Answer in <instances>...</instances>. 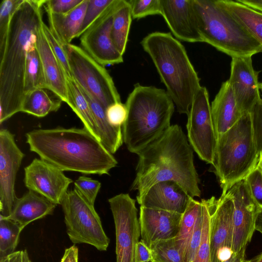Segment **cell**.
<instances>
[{
    "label": "cell",
    "mask_w": 262,
    "mask_h": 262,
    "mask_svg": "<svg viewBox=\"0 0 262 262\" xmlns=\"http://www.w3.org/2000/svg\"><path fill=\"white\" fill-rule=\"evenodd\" d=\"M138 155L131 188L138 191V204L153 185L166 181L176 182L193 198L201 196L192 148L179 125H170Z\"/></svg>",
    "instance_id": "cell-1"
},
{
    "label": "cell",
    "mask_w": 262,
    "mask_h": 262,
    "mask_svg": "<svg viewBox=\"0 0 262 262\" xmlns=\"http://www.w3.org/2000/svg\"><path fill=\"white\" fill-rule=\"evenodd\" d=\"M47 90L39 88L26 93L24 96L21 112L41 118L51 112L58 111L62 101L58 97L55 98L50 96Z\"/></svg>",
    "instance_id": "cell-28"
},
{
    "label": "cell",
    "mask_w": 262,
    "mask_h": 262,
    "mask_svg": "<svg viewBox=\"0 0 262 262\" xmlns=\"http://www.w3.org/2000/svg\"><path fill=\"white\" fill-rule=\"evenodd\" d=\"M108 201L115 227L116 262H135V247L140 235L135 200L128 194L121 193Z\"/></svg>",
    "instance_id": "cell-11"
},
{
    "label": "cell",
    "mask_w": 262,
    "mask_h": 262,
    "mask_svg": "<svg viewBox=\"0 0 262 262\" xmlns=\"http://www.w3.org/2000/svg\"><path fill=\"white\" fill-rule=\"evenodd\" d=\"M24 172L26 187L56 205H60L73 183L63 171L40 158L34 159Z\"/></svg>",
    "instance_id": "cell-16"
},
{
    "label": "cell",
    "mask_w": 262,
    "mask_h": 262,
    "mask_svg": "<svg viewBox=\"0 0 262 262\" xmlns=\"http://www.w3.org/2000/svg\"><path fill=\"white\" fill-rule=\"evenodd\" d=\"M211 109L217 139L233 126L242 116L228 80L222 83L212 101Z\"/></svg>",
    "instance_id": "cell-22"
},
{
    "label": "cell",
    "mask_w": 262,
    "mask_h": 262,
    "mask_svg": "<svg viewBox=\"0 0 262 262\" xmlns=\"http://www.w3.org/2000/svg\"><path fill=\"white\" fill-rule=\"evenodd\" d=\"M258 160L251 115L248 113L217 139L212 165L222 189V194L244 180L256 167Z\"/></svg>",
    "instance_id": "cell-6"
},
{
    "label": "cell",
    "mask_w": 262,
    "mask_h": 262,
    "mask_svg": "<svg viewBox=\"0 0 262 262\" xmlns=\"http://www.w3.org/2000/svg\"><path fill=\"white\" fill-rule=\"evenodd\" d=\"M210 200L211 258L212 262H222L232 253L234 204L228 191L218 199L212 196Z\"/></svg>",
    "instance_id": "cell-13"
},
{
    "label": "cell",
    "mask_w": 262,
    "mask_h": 262,
    "mask_svg": "<svg viewBox=\"0 0 262 262\" xmlns=\"http://www.w3.org/2000/svg\"><path fill=\"white\" fill-rule=\"evenodd\" d=\"M180 114H188L202 86L185 48L170 33L154 32L141 41Z\"/></svg>",
    "instance_id": "cell-4"
},
{
    "label": "cell",
    "mask_w": 262,
    "mask_h": 262,
    "mask_svg": "<svg viewBox=\"0 0 262 262\" xmlns=\"http://www.w3.org/2000/svg\"><path fill=\"white\" fill-rule=\"evenodd\" d=\"M246 248L243 249L237 253H232L231 255L222 262H251V260L245 258Z\"/></svg>",
    "instance_id": "cell-47"
},
{
    "label": "cell",
    "mask_w": 262,
    "mask_h": 262,
    "mask_svg": "<svg viewBox=\"0 0 262 262\" xmlns=\"http://www.w3.org/2000/svg\"><path fill=\"white\" fill-rule=\"evenodd\" d=\"M75 189L89 203L94 205L101 183L86 176H80L74 183Z\"/></svg>",
    "instance_id": "cell-38"
},
{
    "label": "cell",
    "mask_w": 262,
    "mask_h": 262,
    "mask_svg": "<svg viewBox=\"0 0 262 262\" xmlns=\"http://www.w3.org/2000/svg\"><path fill=\"white\" fill-rule=\"evenodd\" d=\"M260 72L254 70L251 56L232 58L228 81L242 116L250 113L261 99L258 81Z\"/></svg>",
    "instance_id": "cell-17"
},
{
    "label": "cell",
    "mask_w": 262,
    "mask_h": 262,
    "mask_svg": "<svg viewBox=\"0 0 262 262\" xmlns=\"http://www.w3.org/2000/svg\"><path fill=\"white\" fill-rule=\"evenodd\" d=\"M35 40L31 43L27 54L24 76L25 95L36 89H47L44 72Z\"/></svg>",
    "instance_id": "cell-31"
},
{
    "label": "cell",
    "mask_w": 262,
    "mask_h": 262,
    "mask_svg": "<svg viewBox=\"0 0 262 262\" xmlns=\"http://www.w3.org/2000/svg\"><path fill=\"white\" fill-rule=\"evenodd\" d=\"M113 1L114 0H88L83 22L76 38L80 37Z\"/></svg>",
    "instance_id": "cell-35"
},
{
    "label": "cell",
    "mask_w": 262,
    "mask_h": 262,
    "mask_svg": "<svg viewBox=\"0 0 262 262\" xmlns=\"http://www.w3.org/2000/svg\"><path fill=\"white\" fill-rule=\"evenodd\" d=\"M45 0H21L10 20L0 50V124L21 112L27 54L43 21Z\"/></svg>",
    "instance_id": "cell-2"
},
{
    "label": "cell",
    "mask_w": 262,
    "mask_h": 262,
    "mask_svg": "<svg viewBox=\"0 0 262 262\" xmlns=\"http://www.w3.org/2000/svg\"><path fill=\"white\" fill-rule=\"evenodd\" d=\"M191 198L176 182L162 181L150 187L139 204L146 208L183 214Z\"/></svg>",
    "instance_id": "cell-21"
},
{
    "label": "cell",
    "mask_w": 262,
    "mask_h": 262,
    "mask_svg": "<svg viewBox=\"0 0 262 262\" xmlns=\"http://www.w3.org/2000/svg\"><path fill=\"white\" fill-rule=\"evenodd\" d=\"M78 85L90 104L99 141L110 153L115 154L123 141L122 127L112 126L107 120L106 108L92 94Z\"/></svg>",
    "instance_id": "cell-25"
},
{
    "label": "cell",
    "mask_w": 262,
    "mask_h": 262,
    "mask_svg": "<svg viewBox=\"0 0 262 262\" xmlns=\"http://www.w3.org/2000/svg\"><path fill=\"white\" fill-rule=\"evenodd\" d=\"M150 262H152V261H150Z\"/></svg>",
    "instance_id": "cell-55"
},
{
    "label": "cell",
    "mask_w": 262,
    "mask_h": 262,
    "mask_svg": "<svg viewBox=\"0 0 262 262\" xmlns=\"http://www.w3.org/2000/svg\"><path fill=\"white\" fill-rule=\"evenodd\" d=\"M241 3L262 13V0H238Z\"/></svg>",
    "instance_id": "cell-48"
},
{
    "label": "cell",
    "mask_w": 262,
    "mask_h": 262,
    "mask_svg": "<svg viewBox=\"0 0 262 262\" xmlns=\"http://www.w3.org/2000/svg\"><path fill=\"white\" fill-rule=\"evenodd\" d=\"M83 0H45L43 7L55 14H65L79 5Z\"/></svg>",
    "instance_id": "cell-44"
},
{
    "label": "cell",
    "mask_w": 262,
    "mask_h": 262,
    "mask_svg": "<svg viewBox=\"0 0 262 262\" xmlns=\"http://www.w3.org/2000/svg\"><path fill=\"white\" fill-rule=\"evenodd\" d=\"M259 88H260V90H261L262 92V82L260 83Z\"/></svg>",
    "instance_id": "cell-54"
},
{
    "label": "cell",
    "mask_w": 262,
    "mask_h": 262,
    "mask_svg": "<svg viewBox=\"0 0 262 262\" xmlns=\"http://www.w3.org/2000/svg\"><path fill=\"white\" fill-rule=\"evenodd\" d=\"M205 210L201 243L192 262H212L210 244L211 205L210 199H205Z\"/></svg>",
    "instance_id": "cell-34"
},
{
    "label": "cell",
    "mask_w": 262,
    "mask_h": 262,
    "mask_svg": "<svg viewBox=\"0 0 262 262\" xmlns=\"http://www.w3.org/2000/svg\"><path fill=\"white\" fill-rule=\"evenodd\" d=\"M67 234L74 244L84 243L106 251L110 239L106 235L94 205L75 189L68 191L60 204Z\"/></svg>",
    "instance_id": "cell-8"
},
{
    "label": "cell",
    "mask_w": 262,
    "mask_h": 262,
    "mask_svg": "<svg viewBox=\"0 0 262 262\" xmlns=\"http://www.w3.org/2000/svg\"><path fill=\"white\" fill-rule=\"evenodd\" d=\"M67 100L66 103L80 119L83 127L99 141L95 120L85 97L73 77H67Z\"/></svg>",
    "instance_id": "cell-27"
},
{
    "label": "cell",
    "mask_w": 262,
    "mask_h": 262,
    "mask_svg": "<svg viewBox=\"0 0 262 262\" xmlns=\"http://www.w3.org/2000/svg\"><path fill=\"white\" fill-rule=\"evenodd\" d=\"M255 229L262 234V208H260L257 214Z\"/></svg>",
    "instance_id": "cell-50"
},
{
    "label": "cell",
    "mask_w": 262,
    "mask_h": 262,
    "mask_svg": "<svg viewBox=\"0 0 262 262\" xmlns=\"http://www.w3.org/2000/svg\"><path fill=\"white\" fill-rule=\"evenodd\" d=\"M203 201L204 203L203 209L196 221L185 262H192L193 260L201 243L205 207V199H203Z\"/></svg>",
    "instance_id": "cell-41"
},
{
    "label": "cell",
    "mask_w": 262,
    "mask_h": 262,
    "mask_svg": "<svg viewBox=\"0 0 262 262\" xmlns=\"http://www.w3.org/2000/svg\"><path fill=\"white\" fill-rule=\"evenodd\" d=\"M19 251H15L13 253L0 258V262H18Z\"/></svg>",
    "instance_id": "cell-49"
},
{
    "label": "cell",
    "mask_w": 262,
    "mask_h": 262,
    "mask_svg": "<svg viewBox=\"0 0 262 262\" xmlns=\"http://www.w3.org/2000/svg\"><path fill=\"white\" fill-rule=\"evenodd\" d=\"M56 206L45 197L29 190L21 197L17 198L7 217L24 229L31 222L52 214Z\"/></svg>",
    "instance_id": "cell-23"
},
{
    "label": "cell",
    "mask_w": 262,
    "mask_h": 262,
    "mask_svg": "<svg viewBox=\"0 0 262 262\" xmlns=\"http://www.w3.org/2000/svg\"><path fill=\"white\" fill-rule=\"evenodd\" d=\"M127 111L122 126L128 150L138 154L171 125L174 104L164 89L137 83L125 103Z\"/></svg>",
    "instance_id": "cell-5"
},
{
    "label": "cell",
    "mask_w": 262,
    "mask_h": 262,
    "mask_svg": "<svg viewBox=\"0 0 262 262\" xmlns=\"http://www.w3.org/2000/svg\"><path fill=\"white\" fill-rule=\"evenodd\" d=\"M107 120L114 127H122L127 116V111L125 104L121 102L110 105L105 110Z\"/></svg>",
    "instance_id": "cell-42"
},
{
    "label": "cell",
    "mask_w": 262,
    "mask_h": 262,
    "mask_svg": "<svg viewBox=\"0 0 262 262\" xmlns=\"http://www.w3.org/2000/svg\"><path fill=\"white\" fill-rule=\"evenodd\" d=\"M257 166L259 168L260 170L262 171V147L259 152V160L257 164Z\"/></svg>",
    "instance_id": "cell-52"
},
{
    "label": "cell",
    "mask_w": 262,
    "mask_h": 262,
    "mask_svg": "<svg viewBox=\"0 0 262 262\" xmlns=\"http://www.w3.org/2000/svg\"><path fill=\"white\" fill-rule=\"evenodd\" d=\"M217 2L262 46V13L237 0H217Z\"/></svg>",
    "instance_id": "cell-26"
},
{
    "label": "cell",
    "mask_w": 262,
    "mask_h": 262,
    "mask_svg": "<svg viewBox=\"0 0 262 262\" xmlns=\"http://www.w3.org/2000/svg\"><path fill=\"white\" fill-rule=\"evenodd\" d=\"M60 262H78V249L75 245L65 249Z\"/></svg>",
    "instance_id": "cell-46"
},
{
    "label": "cell",
    "mask_w": 262,
    "mask_h": 262,
    "mask_svg": "<svg viewBox=\"0 0 262 262\" xmlns=\"http://www.w3.org/2000/svg\"><path fill=\"white\" fill-rule=\"evenodd\" d=\"M150 249L153 261L184 262L183 257L175 244L174 238L157 242L151 246Z\"/></svg>",
    "instance_id": "cell-33"
},
{
    "label": "cell",
    "mask_w": 262,
    "mask_h": 262,
    "mask_svg": "<svg viewBox=\"0 0 262 262\" xmlns=\"http://www.w3.org/2000/svg\"><path fill=\"white\" fill-rule=\"evenodd\" d=\"M30 151L62 171L108 174L117 161L84 127L37 129L27 133Z\"/></svg>",
    "instance_id": "cell-3"
},
{
    "label": "cell",
    "mask_w": 262,
    "mask_h": 262,
    "mask_svg": "<svg viewBox=\"0 0 262 262\" xmlns=\"http://www.w3.org/2000/svg\"><path fill=\"white\" fill-rule=\"evenodd\" d=\"M135 260V262L153 261L151 249L142 240L138 242L136 245Z\"/></svg>",
    "instance_id": "cell-45"
},
{
    "label": "cell",
    "mask_w": 262,
    "mask_h": 262,
    "mask_svg": "<svg viewBox=\"0 0 262 262\" xmlns=\"http://www.w3.org/2000/svg\"><path fill=\"white\" fill-rule=\"evenodd\" d=\"M42 25L44 33L50 46L60 63L66 77H72L68 59L64 48V45L53 34L50 28L44 22H43Z\"/></svg>",
    "instance_id": "cell-37"
},
{
    "label": "cell",
    "mask_w": 262,
    "mask_h": 262,
    "mask_svg": "<svg viewBox=\"0 0 262 262\" xmlns=\"http://www.w3.org/2000/svg\"><path fill=\"white\" fill-rule=\"evenodd\" d=\"M72 77L81 88L92 94L106 108L121 102L113 79L105 67L94 60L81 47L64 45Z\"/></svg>",
    "instance_id": "cell-9"
},
{
    "label": "cell",
    "mask_w": 262,
    "mask_h": 262,
    "mask_svg": "<svg viewBox=\"0 0 262 262\" xmlns=\"http://www.w3.org/2000/svg\"><path fill=\"white\" fill-rule=\"evenodd\" d=\"M132 18L129 1L123 0L114 15L111 29L113 42L122 55L126 50Z\"/></svg>",
    "instance_id": "cell-30"
},
{
    "label": "cell",
    "mask_w": 262,
    "mask_h": 262,
    "mask_svg": "<svg viewBox=\"0 0 262 262\" xmlns=\"http://www.w3.org/2000/svg\"><path fill=\"white\" fill-rule=\"evenodd\" d=\"M244 180L253 199L257 204L262 208V171L257 165Z\"/></svg>",
    "instance_id": "cell-40"
},
{
    "label": "cell",
    "mask_w": 262,
    "mask_h": 262,
    "mask_svg": "<svg viewBox=\"0 0 262 262\" xmlns=\"http://www.w3.org/2000/svg\"><path fill=\"white\" fill-rule=\"evenodd\" d=\"M42 21L36 32L35 45L44 72L46 89L62 102L67 100V78L54 54L42 28Z\"/></svg>",
    "instance_id": "cell-20"
},
{
    "label": "cell",
    "mask_w": 262,
    "mask_h": 262,
    "mask_svg": "<svg viewBox=\"0 0 262 262\" xmlns=\"http://www.w3.org/2000/svg\"><path fill=\"white\" fill-rule=\"evenodd\" d=\"M21 0H3L0 7V50L5 43L11 17Z\"/></svg>",
    "instance_id": "cell-39"
},
{
    "label": "cell",
    "mask_w": 262,
    "mask_h": 262,
    "mask_svg": "<svg viewBox=\"0 0 262 262\" xmlns=\"http://www.w3.org/2000/svg\"><path fill=\"white\" fill-rule=\"evenodd\" d=\"M152 262H155V261H152Z\"/></svg>",
    "instance_id": "cell-56"
},
{
    "label": "cell",
    "mask_w": 262,
    "mask_h": 262,
    "mask_svg": "<svg viewBox=\"0 0 262 262\" xmlns=\"http://www.w3.org/2000/svg\"><path fill=\"white\" fill-rule=\"evenodd\" d=\"M197 26L203 42L231 58L262 52V46L218 3L192 0Z\"/></svg>",
    "instance_id": "cell-7"
},
{
    "label": "cell",
    "mask_w": 262,
    "mask_h": 262,
    "mask_svg": "<svg viewBox=\"0 0 262 262\" xmlns=\"http://www.w3.org/2000/svg\"><path fill=\"white\" fill-rule=\"evenodd\" d=\"M182 214L141 206L140 235L149 248L160 241L174 238L179 230Z\"/></svg>",
    "instance_id": "cell-19"
},
{
    "label": "cell",
    "mask_w": 262,
    "mask_h": 262,
    "mask_svg": "<svg viewBox=\"0 0 262 262\" xmlns=\"http://www.w3.org/2000/svg\"><path fill=\"white\" fill-rule=\"evenodd\" d=\"M25 155L16 144L14 135L0 130V212L8 217L17 199L15 184L17 172Z\"/></svg>",
    "instance_id": "cell-14"
},
{
    "label": "cell",
    "mask_w": 262,
    "mask_h": 262,
    "mask_svg": "<svg viewBox=\"0 0 262 262\" xmlns=\"http://www.w3.org/2000/svg\"><path fill=\"white\" fill-rule=\"evenodd\" d=\"M18 262H31L26 250L19 251Z\"/></svg>",
    "instance_id": "cell-51"
},
{
    "label": "cell",
    "mask_w": 262,
    "mask_h": 262,
    "mask_svg": "<svg viewBox=\"0 0 262 262\" xmlns=\"http://www.w3.org/2000/svg\"><path fill=\"white\" fill-rule=\"evenodd\" d=\"M133 19H140L149 15H161V0H128Z\"/></svg>",
    "instance_id": "cell-36"
},
{
    "label": "cell",
    "mask_w": 262,
    "mask_h": 262,
    "mask_svg": "<svg viewBox=\"0 0 262 262\" xmlns=\"http://www.w3.org/2000/svg\"><path fill=\"white\" fill-rule=\"evenodd\" d=\"M187 116L186 127L190 146L200 159L212 165L217 138L206 87L202 86L196 94Z\"/></svg>",
    "instance_id": "cell-10"
},
{
    "label": "cell",
    "mask_w": 262,
    "mask_h": 262,
    "mask_svg": "<svg viewBox=\"0 0 262 262\" xmlns=\"http://www.w3.org/2000/svg\"><path fill=\"white\" fill-rule=\"evenodd\" d=\"M161 15L176 38L188 42H203L192 0H161Z\"/></svg>",
    "instance_id": "cell-18"
},
{
    "label": "cell",
    "mask_w": 262,
    "mask_h": 262,
    "mask_svg": "<svg viewBox=\"0 0 262 262\" xmlns=\"http://www.w3.org/2000/svg\"><path fill=\"white\" fill-rule=\"evenodd\" d=\"M88 0H83L76 7L65 14H55L46 10L49 28L60 42L66 45L77 37L81 28Z\"/></svg>",
    "instance_id": "cell-24"
},
{
    "label": "cell",
    "mask_w": 262,
    "mask_h": 262,
    "mask_svg": "<svg viewBox=\"0 0 262 262\" xmlns=\"http://www.w3.org/2000/svg\"><path fill=\"white\" fill-rule=\"evenodd\" d=\"M251 115L256 147L259 155L262 147V98L254 106Z\"/></svg>",
    "instance_id": "cell-43"
},
{
    "label": "cell",
    "mask_w": 262,
    "mask_h": 262,
    "mask_svg": "<svg viewBox=\"0 0 262 262\" xmlns=\"http://www.w3.org/2000/svg\"><path fill=\"white\" fill-rule=\"evenodd\" d=\"M251 262H262V253L251 259Z\"/></svg>",
    "instance_id": "cell-53"
},
{
    "label": "cell",
    "mask_w": 262,
    "mask_h": 262,
    "mask_svg": "<svg viewBox=\"0 0 262 262\" xmlns=\"http://www.w3.org/2000/svg\"><path fill=\"white\" fill-rule=\"evenodd\" d=\"M122 1L114 0L80 37L82 48L104 67L123 62V55L116 48L111 37L113 17Z\"/></svg>",
    "instance_id": "cell-12"
},
{
    "label": "cell",
    "mask_w": 262,
    "mask_h": 262,
    "mask_svg": "<svg viewBox=\"0 0 262 262\" xmlns=\"http://www.w3.org/2000/svg\"><path fill=\"white\" fill-rule=\"evenodd\" d=\"M23 229L15 222L0 214V258L15 252Z\"/></svg>",
    "instance_id": "cell-32"
},
{
    "label": "cell",
    "mask_w": 262,
    "mask_h": 262,
    "mask_svg": "<svg viewBox=\"0 0 262 262\" xmlns=\"http://www.w3.org/2000/svg\"><path fill=\"white\" fill-rule=\"evenodd\" d=\"M227 191L234 204L232 252L237 253L251 241L260 207L253 199L244 180L234 184Z\"/></svg>",
    "instance_id": "cell-15"
},
{
    "label": "cell",
    "mask_w": 262,
    "mask_h": 262,
    "mask_svg": "<svg viewBox=\"0 0 262 262\" xmlns=\"http://www.w3.org/2000/svg\"><path fill=\"white\" fill-rule=\"evenodd\" d=\"M203 207V199L200 202L191 198L186 210L182 214L179 230L174 238V241L183 257L184 262L196 221L202 211Z\"/></svg>",
    "instance_id": "cell-29"
}]
</instances>
